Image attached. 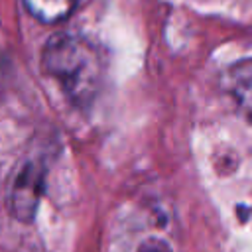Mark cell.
<instances>
[{
    "label": "cell",
    "mask_w": 252,
    "mask_h": 252,
    "mask_svg": "<svg viewBox=\"0 0 252 252\" xmlns=\"http://www.w3.org/2000/svg\"><path fill=\"white\" fill-rule=\"evenodd\" d=\"M41 61L75 106H89L96 98L102 87L104 59L91 39L69 32L55 33L45 43Z\"/></svg>",
    "instance_id": "6da1fadb"
},
{
    "label": "cell",
    "mask_w": 252,
    "mask_h": 252,
    "mask_svg": "<svg viewBox=\"0 0 252 252\" xmlns=\"http://www.w3.org/2000/svg\"><path fill=\"white\" fill-rule=\"evenodd\" d=\"M45 187V163L41 159H28L18 171L10 187L8 205L12 215L22 220L30 222L37 211L39 199Z\"/></svg>",
    "instance_id": "7a4b0ae2"
},
{
    "label": "cell",
    "mask_w": 252,
    "mask_h": 252,
    "mask_svg": "<svg viewBox=\"0 0 252 252\" xmlns=\"http://www.w3.org/2000/svg\"><path fill=\"white\" fill-rule=\"evenodd\" d=\"M224 87L242 114L252 122V59H242L228 67L224 75Z\"/></svg>",
    "instance_id": "3957f363"
},
{
    "label": "cell",
    "mask_w": 252,
    "mask_h": 252,
    "mask_svg": "<svg viewBox=\"0 0 252 252\" xmlns=\"http://www.w3.org/2000/svg\"><path fill=\"white\" fill-rule=\"evenodd\" d=\"M28 12L43 22V24H55L65 20L79 4V0H24Z\"/></svg>",
    "instance_id": "277c9868"
},
{
    "label": "cell",
    "mask_w": 252,
    "mask_h": 252,
    "mask_svg": "<svg viewBox=\"0 0 252 252\" xmlns=\"http://www.w3.org/2000/svg\"><path fill=\"white\" fill-rule=\"evenodd\" d=\"M136 252H171V246H169L165 240L152 236V238H146V240L138 246Z\"/></svg>",
    "instance_id": "5b68a950"
}]
</instances>
